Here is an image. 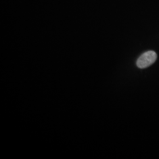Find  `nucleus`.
I'll list each match as a JSON object with an SVG mask.
<instances>
[{
    "label": "nucleus",
    "instance_id": "1",
    "mask_svg": "<svg viewBox=\"0 0 159 159\" xmlns=\"http://www.w3.org/2000/svg\"><path fill=\"white\" fill-rule=\"evenodd\" d=\"M157 54L153 51H148L143 53L137 61L139 68H144L153 64L157 59Z\"/></svg>",
    "mask_w": 159,
    "mask_h": 159
}]
</instances>
